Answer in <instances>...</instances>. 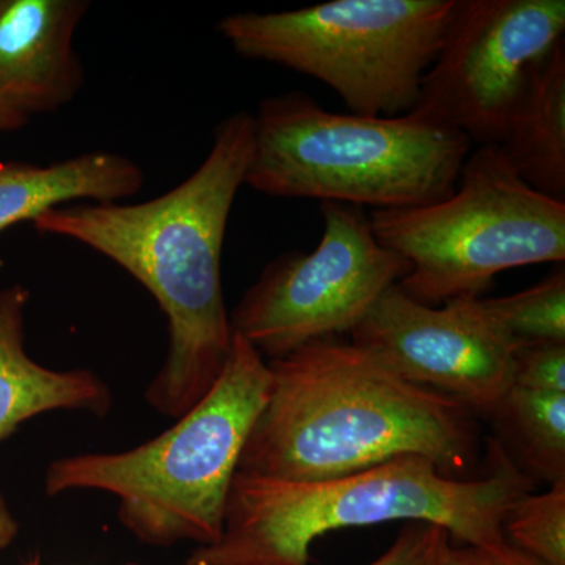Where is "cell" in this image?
Here are the masks:
<instances>
[{
    "mask_svg": "<svg viewBox=\"0 0 565 565\" xmlns=\"http://www.w3.org/2000/svg\"><path fill=\"white\" fill-rule=\"evenodd\" d=\"M28 122L29 120H25V118L0 106V132L18 131V129L24 128Z\"/></svg>",
    "mask_w": 565,
    "mask_h": 565,
    "instance_id": "obj_22",
    "label": "cell"
},
{
    "mask_svg": "<svg viewBox=\"0 0 565 565\" xmlns=\"http://www.w3.org/2000/svg\"><path fill=\"white\" fill-rule=\"evenodd\" d=\"M456 9L457 0H332L230 14L217 31L245 58L322 82L351 114L399 117L414 109Z\"/></svg>",
    "mask_w": 565,
    "mask_h": 565,
    "instance_id": "obj_7",
    "label": "cell"
},
{
    "mask_svg": "<svg viewBox=\"0 0 565 565\" xmlns=\"http://www.w3.org/2000/svg\"><path fill=\"white\" fill-rule=\"evenodd\" d=\"M471 151L462 132L414 114H333L289 92L263 99L253 115L245 184L278 199L404 210L452 195Z\"/></svg>",
    "mask_w": 565,
    "mask_h": 565,
    "instance_id": "obj_5",
    "label": "cell"
},
{
    "mask_svg": "<svg viewBox=\"0 0 565 565\" xmlns=\"http://www.w3.org/2000/svg\"><path fill=\"white\" fill-rule=\"evenodd\" d=\"M533 490L493 437L473 479L449 478L416 456L310 482L237 471L221 539L196 546L184 565H313L316 539L390 522L430 523L463 545L497 544L508 509Z\"/></svg>",
    "mask_w": 565,
    "mask_h": 565,
    "instance_id": "obj_3",
    "label": "cell"
},
{
    "mask_svg": "<svg viewBox=\"0 0 565 565\" xmlns=\"http://www.w3.org/2000/svg\"><path fill=\"white\" fill-rule=\"evenodd\" d=\"M24 565H40V561L33 559V561H31V563H25Z\"/></svg>",
    "mask_w": 565,
    "mask_h": 565,
    "instance_id": "obj_23",
    "label": "cell"
},
{
    "mask_svg": "<svg viewBox=\"0 0 565 565\" xmlns=\"http://www.w3.org/2000/svg\"><path fill=\"white\" fill-rule=\"evenodd\" d=\"M20 533V523L11 512L3 494L0 493V553L6 552Z\"/></svg>",
    "mask_w": 565,
    "mask_h": 565,
    "instance_id": "obj_21",
    "label": "cell"
},
{
    "mask_svg": "<svg viewBox=\"0 0 565 565\" xmlns=\"http://www.w3.org/2000/svg\"><path fill=\"white\" fill-rule=\"evenodd\" d=\"M29 291L22 285L0 289V444L14 430L50 412L109 414L111 394L88 370H50L25 352L24 313Z\"/></svg>",
    "mask_w": 565,
    "mask_h": 565,
    "instance_id": "obj_12",
    "label": "cell"
},
{
    "mask_svg": "<svg viewBox=\"0 0 565 565\" xmlns=\"http://www.w3.org/2000/svg\"><path fill=\"white\" fill-rule=\"evenodd\" d=\"M482 300L490 315L516 341L565 343L564 266L525 291Z\"/></svg>",
    "mask_w": 565,
    "mask_h": 565,
    "instance_id": "obj_16",
    "label": "cell"
},
{
    "mask_svg": "<svg viewBox=\"0 0 565 565\" xmlns=\"http://www.w3.org/2000/svg\"><path fill=\"white\" fill-rule=\"evenodd\" d=\"M437 565H545L509 542L486 545H452L448 542Z\"/></svg>",
    "mask_w": 565,
    "mask_h": 565,
    "instance_id": "obj_20",
    "label": "cell"
},
{
    "mask_svg": "<svg viewBox=\"0 0 565 565\" xmlns=\"http://www.w3.org/2000/svg\"><path fill=\"white\" fill-rule=\"evenodd\" d=\"M267 363L269 394L239 471L310 482L416 456L449 478L481 475L473 412L404 381L352 341H315Z\"/></svg>",
    "mask_w": 565,
    "mask_h": 565,
    "instance_id": "obj_2",
    "label": "cell"
},
{
    "mask_svg": "<svg viewBox=\"0 0 565 565\" xmlns=\"http://www.w3.org/2000/svg\"><path fill=\"white\" fill-rule=\"evenodd\" d=\"M269 363L241 334L210 392L166 433L120 452L62 457L47 467L50 497L96 490L140 542L211 545L221 539L241 456L269 394Z\"/></svg>",
    "mask_w": 565,
    "mask_h": 565,
    "instance_id": "obj_4",
    "label": "cell"
},
{
    "mask_svg": "<svg viewBox=\"0 0 565 565\" xmlns=\"http://www.w3.org/2000/svg\"><path fill=\"white\" fill-rule=\"evenodd\" d=\"M370 221L411 263L401 291L429 307L481 297L505 270L565 259V202L530 188L498 145L470 152L448 199L371 211Z\"/></svg>",
    "mask_w": 565,
    "mask_h": 565,
    "instance_id": "obj_6",
    "label": "cell"
},
{
    "mask_svg": "<svg viewBox=\"0 0 565 565\" xmlns=\"http://www.w3.org/2000/svg\"><path fill=\"white\" fill-rule=\"evenodd\" d=\"M321 214L318 247L267 264L230 313L233 333L264 359L351 333L379 297L411 273V263L375 237L363 207L321 203Z\"/></svg>",
    "mask_w": 565,
    "mask_h": 565,
    "instance_id": "obj_8",
    "label": "cell"
},
{
    "mask_svg": "<svg viewBox=\"0 0 565 565\" xmlns=\"http://www.w3.org/2000/svg\"><path fill=\"white\" fill-rule=\"evenodd\" d=\"M87 0H0V106L31 120L76 98L84 68L73 41Z\"/></svg>",
    "mask_w": 565,
    "mask_h": 565,
    "instance_id": "obj_11",
    "label": "cell"
},
{
    "mask_svg": "<svg viewBox=\"0 0 565 565\" xmlns=\"http://www.w3.org/2000/svg\"><path fill=\"white\" fill-rule=\"evenodd\" d=\"M451 535L430 523H407L388 550L367 565H437Z\"/></svg>",
    "mask_w": 565,
    "mask_h": 565,
    "instance_id": "obj_19",
    "label": "cell"
},
{
    "mask_svg": "<svg viewBox=\"0 0 565 565\" xmlns=\"http://www.w3.org/2000/svg\"><path fill=\"white\" fill-rule=\"evenodd\" d=\"M351 338L404 381L452 397L475 415L489 418L512 388L519 341L490 315L482 297L429 307L394 285Z\"/></svg>",
    "mask_w": 565,
    "mask_h": 565,
    "instance_id": "obj_10",
    "label": "cell"
},
{
    "mask_svg": "<svg viewBox=\"0 0 565 565\" xmlns=\"http://www.w3.org/2000/svg\"><path fill=\"white\" fill-rule=\"evenodd\" d=\"M512 386L565 393V343L519 341L512 364Z\"/></svg>",
    "mask_w": 565,
    "mask_h": 565,
    "instance_id": "obj_18",
    "label": "cell"
},
{
    "mask_svg": "<svg viewBox=\"0 0 565 565\" xmlns=\"http://www.w3.org/2000/svg\"><path fill=\"white\" fill-rule=\"evenodd\" d=\"M564 39V0H457L408 114L500 145L531 68Z\"/></svg>",
    "mask_w": 565,
    "mask_h": 565,
    "instance_id": "obj_9",
    "label": "cell"
},
{
    "mask_svg": "<svg viewBox=\"0 0 565 565\" xmlns=\"http://www.w3.org/2000/svg\"><path fill=\"white\" fill-rule=\"evenodd\" d=\"M498 147L530 188L565 202V39L531 68Z\"/></svg>",
    "mask_w": 565,
    "mask_h": 565,
    "instance_id": "obj_14",
    "label": "cell"
},
{
    "mask_svg": "<svg viewBox=\"0 0 565 565\" xmlns=\"http://www.w3.org/2000/svg\"><path fill=\"white\" fill-rule=\"evenodd\" d=\"M143 184L139 163L117 152H87L46 167L0 162V233L81 200L120 203Z\"/></svg>",
    "mask_w": 565,
    "mask_h": 565,
    "instance_id": "obj_13",
    "label": "cell"
},
{
    "mask_svg": "<svg viewBox=\"0 0 565 565\" xmlns=\"http://www.w3.org/2000/svg\"><path fill=\"white\" fill-rule=\"evenodd\" d=\"M493 438L533 481H565V393L512 386L493 414Z\"/></svg>",
    "mask_w": 565,
    "mask_h": 565,
    "instance_id": "obj_15",
    "label": "cell"
},
{
    "mask_svg": "<svg viewBox=\"0 0 565 565\" xmlns=\"http://www.w3.org/2000/svg\"><path fill=\"white\" fill-rule=\"evenodd\" d=\"M252 150L253 115L237 111L218 122L202 166L172 191L136 204H65L33 222L106 256L154 297L169 349L145 397L169 418L210 392L232 351L222 250Z\"/></svg>",
    "mask_w": 565,
    "mask_h": 565,
    "instance_id": "obj_1",
    "label": "cell"
},
{
    "mask_svg": "<svg viewBox=\"0 0 565 565\" xmlns=\"http://www.w3.org/2000/svg\"><path fill=\"white\" fill-rule=\"evenodd\" d=\"M503 535L545 565H565V481L516 498L505 512Z\"/></svg>",
    "mask_w": 565,
    "mask_h": 565,
    "instance_id": "obj_17",
    "label": "cell"
}]
</instances>
